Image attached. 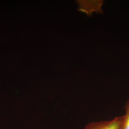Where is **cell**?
<instances>
[{"label": "cell", "mask_w": 129, "mask_h": 129, "mask_svg": "<svg viewBox=\"0 0 129 129\" xmlns=\"http://www.w3.org/2000/svg\"><path fill=\"white\" fill-rule=\"evenodd\" d=\"M103 1H76V2L78 5L77 9L79 11L85 13L88 17H92V13L95 12L96 13L102 14L103 11L102 6L104 3Z\"/></svg>", "instance_id": "cell-1"}, {"label": "cell", "mask_w": 129, "mask_h": 129, "mask_svg": "<svg viewBox=\"0 0 129 129\" xmlns=\"http://www.w3.org/2000/svg\"><path fill=\"white\" fill-rule=\"evenodd\" d=\"M123 116L117 117L109 121L89 123L84 129H120Z\"/></svg>", "instance_id": "cell-2"}, {"label": "cell", "mask_w": 129, "mask_h": 129, "mask_svg": "<svg viewBox=\"0 0 129 129\" xmlns=\"http://www.w3.org/2000/svg\"><path fill=\"white\" fill-rule=\"evenodd\" d=\"M125 114L123 115L120 129H129V99L124 106Z\"/></svg>", "instance_id": "cell-3"}]
</instances>
